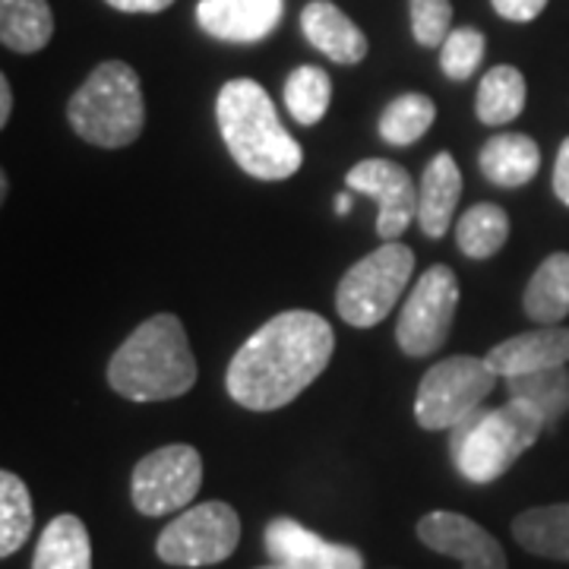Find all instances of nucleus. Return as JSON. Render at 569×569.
<instances>
[{"mask_svg":"<svg viewBox=\"0 0 569 569\" xmlns=\"http://www.w3.org/2000/svg\"><path fill=\"white\" fill-rule=\"evenodd\" d=\"M336 332L320 313L284 310L234 351L224 387L238 406L276 411L295 402L329 365Z\"/></svg>","mask_w":569,"mask_h":569,"instance_id":"nucleus-1","label":"nucleus"},{"mask_svg":"<svg viewBox=\"0 0 569 569\" xmlns=\"http://www.w3.org/2000/svg\"><path fill=\"white\" fill-rule=\"evenodd\" d=\"M216 121L231 159L257 181H284L298 174L305 152L284 130L276 104L257 80H228L216 99Z\"/></svg>","mask_w":569,"mask_h":569,"instance_id":"nucleus-2","label":"nucleus"},{"mask_svg":"<svg viewBox=\"0 0 569 569\" xmlns=\"http://www.w3.org/2000/svg\"><path fill=\"white\" fill-rule=\"evenodd\" d=\"M111 389L130 402L178 399L197 383V358L174 313H156L140 323L108 365Z\"/></svg>","mask_w":569,"mask_h":569,"instance_id":"nucleus-3","label":"nucleus"},{"mask_svg":"<svg viewBox=\"0 0 569 569\" xmlns=\"http://www.w3.org/2000/svg\"><path fill=\"white\" fill-rule=\"evenodd\" d=\"M548 430L545 418L519 399L500 408H478L449 430V456L471 485H493Z\"/></svg>","mask_w":569,"mask_h":569,"instance_id":"nucleus-4","label":"nucleus"},{"mask_svg":"<svg viewBox=\"0 0 569 569\" xmlns=\"http://www.w3.org/2000/svg\"><path fill=\"white\" fill-rule=\"evenodd\" d=\"M67 121L92 146L123 149L140 140L146 123L140 77L123 61L99 63L67 104Z\"/></svg>","mask_w":569,"mask_h":569,"instance_id":"nucleus-5","label":"nucleus"},{"mask_svg":"<svg viewBox=\"0 0 569 569\" xmlns=\"http://www.w3.org/2000/svg\"><path fill=\"white\" fill-rule=\"evenodd\" d=\"M415 272V253L399 241H387L348 269L336 291V310L348 326L370 329L383 323L402 298Z\"/></svg>","mask_w":569,"mask_h":569,"instance_id":"nucleus-6","label":"nucleus"},{"mask_svg":"<svg viewBox=\"0 0 569 569\" xmlns=\"http://www.w3.org/2000/svg\"><path fill=\"white\" fill-rule=\"evenodd\" d=\"M497 383L488 358L452 355L425 373L415 396V418L425 430H452L485 406Z\"/></svg>","mask_w":569,"mask_h":569,"instance_id":"nucleus-7","label":"nucleus"},{"mask_svg":"<svg viewBox=\"0 0 569 569\" xmlns=\"http://www.w3.org/2000/svg\"><path fill=\"white\" fill-rule=\"evenodd\" d=\"M241 545V516L222 500H209L181 512L159 535L156 553L168 567H212Z\"/></svg>","mask_w":569,"mask_h":569,"instance_id":"nucleus-8","label":"nucleus"},{"mask_svg":"<svg viewBox=\"0 0 569 569\" xmlns=\"http://www.w3.org/2000/svg\"><path fill=\"white\" fill-rule=\"evenodd\" d=\"M459 307V279L449 266H430L411 288L396 323V342L408 358H427L449 339Z\"/></svg>","mask_w":569,"mask_h":569,"instance_id":"nucleus-9","label":"nucleus"},{"mask_svg":"<svg viewBox=\"0 0 569 569\" xmlns=\"http://www.w3.org/2000/svg\"><path fill=\"white\" fill-rule=\"evenodd\" d=\"M203 485V459L187 443L152 449L133 468L130 497L142 516H168L190 507Z\"/></svg>","mask_w":569,"mask_h":569,"instance_id":"nucleus-10","label":"nucleus"},{"mask_svg":"<svg viewBox=\"0 0 569 569\" xmlns=\"http://www.w3.org/2000/svg\"><path fill=\"white\" fill-rule=\"evenodd\" d=\"M348 190L373 197L377 212V234L383 241H399L411 219L418 216V187L402 164L387 159H365L348 171Z\"/></svg>","mask_w":569,"mask_h":569,"instance_id":"nucleus-11","label":"nucleus"},{"mask_svg":"<svg viewBox=\"0 0 569 569\" xmlns=\"http://www.w3.org/2000/svg\"><path fill=\"white\" fill-rule=\"evenodd\" d=\"M418 538L430 550L459 560L462 569H509L500 541L475 519L459 512H447V509L427 512L418 522Z\"/></svg>","mask_w":569,"mask_h":569,"instance_id":"nucleus-12","label":"nucleus"},{"mask_svg":"<svg viewBox=\"0 0 569 569\" xmlns=\"http://www.w3.org/2000/svg\"><path fill=\"white\" fill-rule=\"evenodd\" d=\"M263 541L272 563L295 569H365L361 550L351 545H332L288 516H279L266 526Z\"/></svg>","mask_w":569,"mask_h":569,"instance_id":"nucleus-13","label":"nucleus"},{"mask_svg":"<svg viewBox=\"0 0 569 569\" xmlns=\"http://www.w3.org/2000/svg\"><path fill=\"white\" fill-rule=\"evenodd\" d=\"M284 0H200L197 22L206 36L231 44H253L276 32Z\"/></svg>","mask_w":569,"mask_h":569,"instance_id":"nucleus-14","label":"nucleus"},{"mask_svg":"<svg viewBox=\"0 0 569 569\" xmlns=\"http://www.w3.org/2000/svg\"><path fill=\"white\" fill-rule=\"evenodd\" d=\"M488 365L497 377H522L535 370L569 365V329L567 326H541L488 351Z\"/></svg>","mask_w":569,"mask_h":569,"instance_id":"nucleus-15","label":"nucleus"},{"mask_svg":"<svg viewBox=\"0 0 569 569\" xmlns=\"http://www.w3.org/2000/svg\"><path fill=\"white\" fill-rule=\"evenodd\" d=\"M301 32L305 39L336 63H361L367 58V36L348 20L346 13L329 0H310L301 10Z\"/></svg>","mask_w":569,"mask_h":569,"instance_id":"nucleus-16","label":"nucleus"},{"mask_svg":"<svg viewBox=\"0 0 569 569\" xmlns=\"http://www.w3.org/2000/svg\"><path fill=\"white\" fill-rule=\"evenodd\" d=\"M462 197V171L449 152L433 156L418 190V224L427 238H443Z\"/></svg>","mask_w":569,"mask_h":569,"instance_id":"nucleus-17","label":"nucleus"},{"mask_svg":"<svg viewBox=\"0 0 569 569\" xmlns=\"http://www.w3.org/2000/svg\"><path fill=\"white\" fill-rule=\"evenodd\" d=\"M478 164H481V174L490 183L516 190V187H526L538 174L541 149L526 133H500V137L485 142Z\"/></svg>","mask_w":569,"mask_h":569,"instance_id":"nucleus-18","label":"nucleus"},{"mask_svg":"<svg viewBox=\"0 0 569 569\" xmlns=\"http://www.w3.org/2000/svg\"><path fill=\"white\" fill-rule=\"evenodd\" d=\"M32 569H92V541L82 519L63 512L41 531Z\"/></svg>","mask_w":569,"mask_h":569,"instance_id":"nucleus-19","label":"nucleus"},{"mask_svg":"<svg viewBox=\"0 0 569 569\" xmlns=\"http://www.w3.org/2000/svg\"><path fill=\"white\" fill-rule=\"evenodd\" d=\"M54 36L48 0H0V41L17 54H36Z\"/></svg>","mask_w":569,"mask_h":569,"instance_id":"nucleus-20","label":"nucleus"},{"mask_svg":"<svg viewBox=\"0 0 569 569\" xmlns=\"http://www.w3.org/2000/svg\"><path fill=\"white\" fill-rule=\"evenodd\" d=\"M526 313L535 323L557 326L569 317V253H550L526 284Z\"/></svg>","mask_w":569,"mask_h":569,"instance_id":"nucleus-21","label":"nucleus"},{"mask_svg":"<svg viewBox=\"0 0 569 569\" xmlns=\"http://www.w3.org/2000/svg\"><path fill=\"white\" fill-rule=\"evenodd\" d=\"M512 538L535 557L569 563V503L526 509L512 522Z\"/></svg>","mask_w":569,"mask_h":569,"instance_id":"nucleus-22","label":"nucleus"},{"mask_svg":"<svg viewBox=\"0 0 569 569\" xmlns=\"http://www.w3.org/2000/svg\"><path fill=\"white\" fill-rule=\"evenodd\" d=\"M522 108H526V77L509 63L490 67L481 77L478 99H475L478 121L488 127H500V123L516 121L522 114Z\"/></svg>","mask_w":569,"mask_h":569,"instance_id":"nucleus-23","label":"nucleus"},{"mask_svg":"<svg viewBox=\"0 0 569 569\" xmlns=\"http://www.w3.org/2000/svg\"><path fill=\"white\" fill-rule=\"evenodd\" d=\"M507 392L509 399L526 402L545 418V425L553 427L569 411V370L548 367V370H535L522 377H509Z\"/></svg>","mask_w":569,"mask_h":569,"instance_id":"nucleus-24","label":"nucleus"},{"mask_svg":"<svg viewBox=\"0 0 569 569\" xmlns=\"http://www.w3.org/2000/svg\"><path fill=\"white\" fill-rule=\"evenodd\" d=\"M509 238L507 209L493 203H478L468 209L456 224V241L468 260H490L497 257Z\"/></svg>","mask_w":569,"mask_h":569,"instance_id":"nucleus-25","label":"nucleus"},{"mask_svg":"<svg viewBox=\"0 0 569 569\" xmlns=\"http://www.w3.org/2000/svg\"><path fill=\"white\" fill-rule=\"evenodd\" d=\"M32 497L20 475L0 471V557H13L32 535Z\"/></svg>","mask_w":569,"mask_h":569,"instance_id":"nucleus-26","label":"nucleus"},{"mask_svg":"<svg viewBox=\"0 0 569 569\" xmlns=\"http://www.w3.org/2000/svg\"><path fill=\"white\" fill-rule=\"evenodd\" d=\"M329 102H332V82L320 67L305 63L284 80V104L301 127H313L323 121Z\"/></svg>","mask_w":569,"mask_h":569,"instance_id":"nucleus-27","label":"nucleus"},{"mask_svg":"<svg viewBox=\"0 0 569 569\" xmlns=\"http://www.w3.org/2000/svg\"><path fill=\"white\" fill-rule=\"evenodd\" d=\"M437 121V104L425 92H406L387 104L380 118V137L389 146H411L425 137Z\"/></svg>","mask_w":569,"mask_h":569,"instance_id":"nucleus-28","label":"nucleus"},{"mask_svg":"<svg viewBox=\"0 0 569 569\" xmlns=\"http://www.w3.org/2000/svg\"><path fill=\"white\" fill-rule=\"evenodd\" d=\"M481 61H485V36L471 26L452 29L440 44V70L452 82H466L468 77H475Z\"/></svg>","mask_w":569,"mask_h":569,"instance_id":"nucleus-29","label":"nucleus"},{"mask_svg":"<svg viewBox=\"0 0 569 569\" xmlns=\"http://www.w3.org/2000/svg\"><path fill=\"white\" fill-rule=\"evenodd\" d=\"M411 36L425 48H440L452 32V3L449 0H408Z\"/></svg>","mask_w":569,"mask_h":569,"instance_id":"nucleus-30","label":"nucleus"},{"mask_svg":"<svg viewBox=\"0 0 569 569\" xmlns=\"http://www.w3.org/2000/svg\"><path fill=\"white\" fill-rule=\"evenodd\" d=\"M493 10L509 22H531L535 17L545 13L548 0H490Z\"/></svg>","mask_w":569,"mask_h":569,"instance_id":"nucleus-31","label":"nucleus"},{"mask_svg":"<svg viewBox=\"0 0 569 569\" xmlns=\"http://www.w3.org/2000/svg\"><path fill=\"white\" fill-rule=\"evenodd\" d=\"M553 193L563 206H569V137L560 142L557 164H553Z\"/></svg>","mask_w":569,"mask_h":569,"instance_id":"nucleus-32","label":"nucleus"},{"mask_svg":"<svg viewBox=\"0 0 569 569\" xmlns=\"http://www.w3.org/2000/svg\"><path fill=\"white\" fill-rule=\"evenodd\" d=\"M104 3L121 13H162L174 0H104Z\"/></svg>","mask_w":569,"mask_h":569,"instance_id":"nucleus-33","label":"nucleus"},{"mask_svg":"<svg viewBox=\"0 0 569 569\" xmlns=\"http://www.w3.org/2000/svg\"><path fill=\"white\" fill-rule=\"evenodd\" d=\"M13 114V86L7 77H0V127H7Z\"/></svg>","mask_w":569,"mask_h":569,"instance_id":"nucleus-34","label":"nucleus"},{"mask_svg":"<svg viewBox=\"0 0 569 569\" xmlns=\"http://www.w3.org/2000/svg\"><path fill=\"white\" fill-rule=\"evenodd\" d=\"M336 212H339V216L351 212V193H339V197H336Z\"/></svg>","mask_w":569,"mask_h":569,"instance_id":"nucleus-35","label":"nucleus"},{"mask_svg":"<svg viewBox=\"0 0 569 569\" xmlns=\"http://www.w3.org/2000/svg\"><path fill=\"white\" fill-rule=\"evenodd\" d=\"M257 569H295V567H284V563H269V567H257Z\"/></svg>","mask_w":569,"mask_h":569,"instance_id":"nucleus-36","label":"nucleus"}]
</instances>
